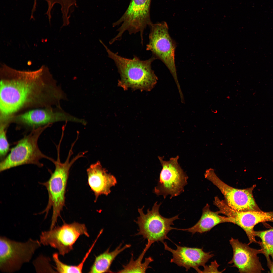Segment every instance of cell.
<instances>
[{"label": "cell", "instance_id": "1", "mask_svg": "<svg viewBox=\"0 0 273 273\" xmlns=\"http://www.w3.org/2000/svg\"><path fill=\"white\" fill-rule=\"evenodd\" d=\"M0 123L27 109L52 107L62 96L48 68L21 71L2 64L0 71Z\"/></svg>", "mask_w": 273, "mask_h": 273}, {"label": "cell", "instance_id": "2", "mask_svg": "<svg viewBox=\"0 0 273 273\" xmlns=\"http://www.w3.org/2000/svg\"><path fill=\"white\" fill-rule=\"evenodd\" d=\"M100 42L117 68L120 76L119 86L125 90L129 88L141 91H150L153 88L158 80L151 66L156 59L154 56L145 60L135 55L132 59L126 58L111 51L102 41Z\"/></svg>", "mask_w": 273, "mask_h": 273}, {"label": "cell", "instance_id": "3", "mask_svg": "<svg viewBox=\"0 0 273 273\" xmlns=\"http://www.w3.org/2000/svg\"><path fill=\"white\" fill-rule=\"evenodd\" d=\"M60 146L57 147V156L56 160L52 162L55 169L47 181L41 183L44 186L48 191V200L45 209L40 214L45 213L46 218L50 210L53 209V213L50 229H53L57 222L58 218L60 216L61 211L65 206V193L69 171L72 166L79 158L83 157L84 152L79 153L71 160L73 154V146H72L65 161L62 163L60 157Z\"/></svg>", "mask_w": 273, "mask_h": 273}, {"label": "cell", "instance_id": "4", "mask_svg": "<svg viewBox=\"0 0 273 273\" xmlns=\"http://www.w3.org/2000/svg\"><path fill=\"white\" fill-rule=\"evenodd\" d=\"M51 125L49 124L33 128L29 134L18 141L16 145L11 149L8 155L1 162L0 172L25 164H33L42 167L43 165L40 160L42 158L52 162L53 159L43 154L38 145L40 135Z\"/></svg>", "mask_w": 273, "mask_h": 273}, {"label": "cell", "instance_id": "5", "mask_svg": "<svg viewBox=\"0 0 273 273\" xmlns=\"http://www.w3.org/2000/svg\"><path fill=\"white\" fill-rule=\"evenodd\" d=\"M40 241L30 238L25 242L0 237V270L2 272L13 273L29 262L36 251L41 246Z\"/></svg>", "mask_w": 273, "mask_h": 273}, {"label": "cell", "instance_id": "6", "mask_svg": "<svg viewBox=\"0 0 273 273\" xmlns=\"http://www.w3.org/2000/svg\"><path fill=\"white\" fill-rule=\"evenodd\" d=\"M148 43L146 50L151 52L156 59L161 60L166 66L173 76L178 91H181L177 78L175 63L176 44L170 36L167 23L163 21L150 26Z\"/></svg>", "mask_w": 273, "mask_h": 273}, {"label": "cell", "instance_id": "7", "mask_svg": "<svg viewBox=\"0 0 273 273\" xmlns=\"http://www.w3.org/2000/svg\"><path fill=\"white\" fill-rule=\"evenodd\" d=\"M161 203L156 202L152 209L147 210V213L143 212L144 206L138 209L140 216L135 222L138 224L139 229L137 235L142 236L152 243L155 242L160 241L163 243L165 239L170 240L167 235L171 230H177V228L172 227L174 225L173 221L179 219V215L169 218L162 216L159 212Z\"/></svg>", "mask_w": 273, "mask_h": 273}, {"label": "cell", "instance_id": "8", "mask_svg": "<svg viewBox=\"0 0 273 273\" xmlns=\"http://www.w3.org/2000/svg\"><path fill=\"white\" fill-rule=\"evenodd\" d=\"M151 1L131 0L123 15L112 24L113 27L120 26L117 30L118 33L113 38L115 41L121 40L126 31L130 34L139 32L143 44L144 31L148 26L152 23L150 16Z\"/></svg>", "mask_w": 273, "mask_h": 273}, {"label": "cell", "instance_id": "9", "mask_svg": "<svg viewBox=\"0 0 273 273\" xmlns=\"http://www.w3.org/2000/svg\"><path fill=\"white\" fill-rule=\"evenodd\" d=\"M82 235L89 237L84 224L76 222L70 224L64 223L61 226L42 231L40 241L44 246L49 245L57 249L60 255L64 256L73 249V245Z\"/></svg>", "mask_w": 273, "mask_h": 273}, {"label": "cell", "instance_id": "10", "mask_svg": "<svg viewBox=\"0 0 273 273\" xmlns=\"http://www.w3.org/2000/svg\"><path fill=\"white\" fill-rule=\"evenodd\" d=\"M158 158L162 169L154 193L157 195H162L164 198L168 195L170 198L179 195L184 192L188 178L178 164L179 156L171 158L168 161L164 160L160 156Z\"/></svg>", "mask_w": 273, "mask_h": 273}, {"label": "cell", "instance_id": "11", "mask_svg": "<svg viewBox=\"0 0 273 273\" xmlns=\"http://www.w3.org/2000/svg\"><path fill=\"white\" fill-rule=\"evenodd\" d=\"M205 178L217 187L224 195V201L231 208L238 211H259L254 197L253 191L255 185L244 189L232 187L220 179L214 170L210 169L204 174Z\"/></svg>", "mask_w": 273, "mask_h": 273}, {"label": "cell", "instance_id": "12", "mask_svg": "<svg viewBox=\"0 0 273 273\" xmlns=\"http://www.w3.org/2000/svg\"><path fill=\"white\" fill-rule=\"evenodd\" d=\"M75 118L52 107L33 109L13 116L10 123L33 128L61 121L74 122Z\"/></svg>", "mask_w": 273, "mask_h": 273}, {"label": "cell", "instance_id": "13", "mask_svg": "<svg viewBox=\"0 0 273 273\" xmlns=\"http://www.w3.org/2000/svg\"><path fill=\"white\" fill-rule=\"evenodd\" d=\"M233 251V256L229 264L237 268L240 273H259L264 270L258 255L263 254L261 248L257 249L243 243L238 239L231 238L229 240Z\"/></svg>", "mask_w": 273, "mask_h": 273}, {"label": "cell", "instance_id": "14", "mask_svg": "<svg viewBox=\"0 0 273 273\" xmlns=\"http://www.w3.org/2000/svg\"><path fill=\"white\" fill-rule=\"evenodd\" d=\"M163 243L165 249L172 254L173 258L170 262L185 267L186 271L192 268L198 272L202 273L199 267L205 266L206 263L214 256L211 252H204L202 248L181 246L175 244L177 248L174 249L169 247L166 242Z\"/></svg>", "mask_w": 273, "mask_h": 273}, {"label": "cell", "instance_id": "15", "mask_svg": "<svg viewBox=\"0 0 273 273\" xmlns=\"http://www.w3.org/2000/svg\"><path fill=\"white\" fill-rule=\"evenodd\" d=\"M88 183L94 192L96 202L101 195H108L111 192V188L117 184L115 177L108 173L107 170L98 161L91 165L86 170Z\"/></svg>", "mask_w": 273, "mask_h": 273}, {"label": "cell", "instance_id": "16", "mask_svg": "<svg viewBox=\"0 0 273 273\" xmlns=\"http://www.w3.org/2000/svg\"><path fill=\"white\" fill-rule=\"evenodd\" d=\"M230 222L234 224V220L228 216H220L217 212L212 211L207 204L203 208L201 216L193 226L185 229H178V230L186 231L193 234L196 233H202L210 230L216 225L223 223Z\"/></svg>", "mask_w": 273, "mask_h": 273}, {"label": "cell", "instance_id": "17", "mask_svg": "<svg viewBox=\"0 0 273 273\" xmlns=\"http://www.w3.org/2000/svg\"><path fill=\"white\" fill-rule=\"evenodd\" d=\"M266 221L273 222V211L265 212L259 211H246L241 228L245 232L249 240V245L258 243L254 234V228L259 223Z\"/></svg>", "mask_w": 273, "mask_h": 273}, {"label": "cell", "instance_id": "18", "mask_svg": "<svg viewBox=\"0 0 273 273\" xmlns=\"http://www.w3.org/2000/svg\"><path fill=\"white\" fill-rule=\"evenodd\" d=\"M122 243H121L114 250L111 252L109 251V247L104 253L96 257L89 272H113L110 268L114 260L119 254L131 246L130 244H126L122 247Z\"/></svg>", "mask_w": 273, "mask_h": 273}, {"label": "cell", "instance_id": "19", "mask_svg": "<svg viewBox=\"0 0 273 273\" xmlns=\"http://www.w3.org/2000/svg\"><path fill=\"white\" fill-rule=\"evenodd\" d=\"M152 243L148 241L147 244L142 253L138 258L134 260L133 255L132 254L131 258L129 263L126 265H123V268L119 270L118 273H145L149 268H151L149 266V264L153 261L151 257L145 258V261L142 263V260L147 251Z\"/></svg>", "mask_w": 273, "mask_h": 273}, {"label": "cell", "instance_id": "20", "mask_svg": "<svg viewBox=\"0 0 273 273\" xmlns=\"http://www.w3.org/2000/svg\"><path fill=\"white\" fill-rule=\"evenodd\" d=\"M254 234L256 237L261 239L258 244L263 251L268 267L273 261V227L270 226L267 230L255 231Z\"/></svg>", "mask_w": 273, "mask_h": 273}, {"label": "cell", "instance_id": "21", "mask_svg": "<svg viewBox=\"0 0 273 273\" xmlns=\"http://www.w3.org/2000/svg\"><path fill=\"white\" fill-rule=\"evenodd\" d=\"M57 272L59 273H81L84 264L87 258L85 256L81 262L77 265H69L62 262L59 259L57 253H54L53 255Z\"/></svg>", "mask_w": 273, "mask_h": 273}, {"label": "cell", "instance_id": "22", "mask_svg": "<svg viewBox=\"0 0 273 273\" xmlns=\"http://www.w3.org/2000/svg\"><path fill=\"white\" fill-rule=\"evenodd\" d=\"M8 126L0 124V156L3 159L6 156L9 149V145L6 136L7 128Z\"/></svg>", "mask_w": 273, "mask_h": 273}, {"label": "cell", "instance_id": "23", "mask_svg": "<svg viewBox=\"0 0 273 273\" xmlns=\"http://www.w3.org/2000/svg\"><path fill=\"white\" fill-rule=\"evenodd\" d=\"M220 265L218 264L216 260L211 262V264L209 265H206L204 266V270L202 271V273L210 272H222L224 271L225 269L222 271H220L218 270V268Z\"/></svg>", "mask_w": 273, "mask_h": 273}, {"label": "cell", "instance_id": "24", "mask_svg": "<svg viewBox=\"0 0 273 273\" xmlns=\"http://www.w3.org/2000/svg\"><path fill=\"white\" fill-rule=\"evenodd\" d=\"M270 272L273 273V261L272 262L270 266L268 267Z\"/></svg>", "mask_w": 273, "mask_h": 273}]
</instances>
